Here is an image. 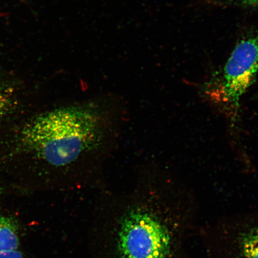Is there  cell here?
Returning a JSON list of instances; mask_svg holds the SVG:
<instances>
[{"label": "cell", "mask_w": 258, "mask_h": 258, "mask_svg": "<svg viewBox=\"0 0 258 258\" xmlns=\"http://www.w3.org/2000/svg\"><path fill=\"white\" fill-rule=\"evenodd\" d=\"M258 72V34L242 40L235 46L224 73L226 98L237 108L242 95L252 85Z\"/></svg>", "instance_id": "277c9868"}, {"label": "cell", "mask_w": 258, "mask_h": 258, "mask_svg": "<svg viewBox=\"0 0 258 258\" xmlns=\"http://www.w3.org/2000/svg\"><path fill=\"white\" fill-rule=\"evenodd\" d=\"M201 234L208 258H258V209L221 218Z\"/></svg>", "instance_id": "3957f363"}, {"label": "cell", "mask_w": 258, "mask_h": 258, "mask_svg": "<svg viewBox=\"0 0 258 258\" xmlns=\"http://www.w3.org/2000/svg\"><path fill=\"white\" fill-rule=\"evenodd\" d=\"M234 2L249 5H258V0H233Z\"/></svg>", "instance_id": "52a82bcc"}, {"label": "cell", "mask_w": 258, "mask_h": 258, "mask_svg": "<svg viewBox=\"0 0 258 258\" xmlns=\"http://www.w3.org/2000/svg\"><path fill=\"white\" fill-rule=\"evenodd\" d=\"M125 116L123 102L115 96L63 105L27 122L21 144L50 170L57 188L100 186Z\"/></svg>", "instance_id": "7a4b0ae2"}, {"label": "cell", "mask_w": 258, "mask_h": 258, "mask_svg": "<svg viewBox=\"0 0 258 258\" xmlns=\"http://www.w3.org/2000/svg\"><path fill=\"white\" fill-rule=\"evenodd\" d=\"M12 106V101L10 96L0 89V117L9 111Z\"/></svg>", "instance_id": "8992f818"}, {"label": "cell", "mask_w": 258, "mask_h": 258, "mask_svg": "<svg viewBox=\"0 0 258 258\" xmlns=\"http://www.w3.org/2000/svg\"><path fill=\"white\" fill-rule=\"evenodd\" d=\"M198 212L188 194L142 172L132 191L100 197L90 225V258H189Z\"/></svg>", "instance_id": "6da1fadb"}, {"label": "cell", "mask_w": 258, "mask_h": 258, "mask_svg": "<svg viewBox=\"0 0 258 258\" xmlns=\"http://www.w3.org/2000/svg\"><path fill=\"white\" fill-rule=\"evenodd\" d=\"M0 258H27L22 250L17 222L0 214Z\"/></svg>", "instance_id": "5b68a950"}]
</instances>
